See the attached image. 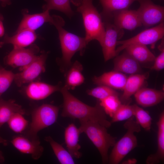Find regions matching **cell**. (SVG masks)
I'll list each match as a JSON object with an SVG mask.
<instances>
[{"label":"cell","mask_w":164,"mask_h":164,"mask_svg":"<svg viewBox=\"0 0 164 164\" xmlns=\"http://www.w3.org/2000/svg\"><path fill=\"white\" fill-rule=\"evenodd\" d=\"M114 24L120 29L132 31L142 26L136 10L128 9L114 12Z\"/></svg>","instance_id":"cell-13"},{"label":"cell","mask_w":164,"mask_h":164,"mask_svg":"<svg viewBox=\"0 0 164 164\" xmlns=\"http://www.w3.org/2000/svg\"><path fill=\"white\" fill-rule=\"evenodd\" d=\"M135 116L136 122L145 130L149 131L152 118L149 112L136 104L133 105Z\"/></svg>","instance_id":"cell-31"},{"label":"cell","mask_w":164,"mask_h":164,"mask_svg":"<svg viewBox=\"0 0 164 164\" xmlns=\"http://www.w3.org/2000/svg\"><path fill=\"white\" fill-rule=\"evenodd\" d=\"M47 53L43 52L26 66L19 69L20 72L15 74L14 80L19 87L33 82L45 70Z\"/></svg>","instance_id":"cell-8"},{"label":"cell","mask_w":164,"mask_h":164,"mask_svg":"<svg viewBox=\"0 0 164 164\" xmlns=\"http://www.w3.org/2000/svg\"><path fill=\"white\" fill-rule=\"evenodd\" d=\"M59 111L58 107L49 104H43L36 108L32 113L31 121L26 136L32 139H39L38 132L56 121Z\"/></svg>","instance_id":"cell-6"},{"label":"cell","mask_w":164,"mask_h":164,"mask_svg":"<svg viewBox=\"0 0 164 164\" xmlns=\"http://www.w3.org/2000/svg\"><path fill=\"white\" fill-rule=\"evenodd\" d=\"M114 70L130 74L141 71L139 63L125 51L114 60Z\"/></svg>","instance_id":"cell-19"},{"label":"cell","mask_w":164,"mask_h":164,"mask_svg":"<svg viewBox=\"0 0 164 164\" xmlns=\"http://www.w3.org/2000/svg\"><path fill=\"white\" fill-rule=\"evenodd\" d=\"M15 75L12 71L6 70L0 65V97L14 80Z\"/></svg>","instance_id":"cell-34"},{"label":"cell","mask_w":164,"mask_h":164,"mask_svg":"<svg viewBox=\"0 0 164 164\" xmlns=\"http://www.w3.org/2000/svg\"><path fill=\"white\" fill-rule=\"evenodd\" d=\"M70 2L75 6L78 7L81 4L82 0H70Z\"/></svg>","instance_id":"cell-37"},{"label":"cell","mask_w":164,"mask_h":164,"mask_svg":"<svg viewBox=\"0 0 164 164\" xmlns=\"http://www.w3.org/2000/svg\"><path fill=\"white\" fill-rule=\"evenodd\" d=\"M81 133L79 128L73 123L70 124L64 132L65 142L68 151L73 157L79 159L82 153L79 151L81 146L79 143V138Z\"/></svg>","instance_id":"cell-20"},{"label":"cell","mask_w":164,"mask_h":164,"mask_svg":"<svg viewBox=\"0 0 164 164\" xmlns=\"http://www.w3.org/2000/svg\"><path fill=\"white\" fill-rule=\"evenodd\" d=\"M124 50L139 63H145L153 62L155 58L146 45L134 44L128 46Z\"/></svg>","instance_id":"cell-24"},{"label":"cell","mask_w":164,"mask_h":164,"mask_svg":"<svg viewBox=\"0 0 164 164\" xmlns=\"http://www.w3.org/2000/svg\"><path fill=\"white\" fill-rule=\"evenodd\" d=\"M0 1L2 2L3 4H9L10 2L9 0H0Z\"/></svg>","instance_id":"cell-41"},{"label":"cell","mask_w":164,"mask_h":164,"mask_svg":"<svg viewBox=\"0 0 164 164\" xmlns=\"http://www.w3.org/2000/svg\"><path fill=\"white\" fill-rule=\"evenodd\" d=\"M137 103L144 107L155 105L164 99V93L161 90H158L148 88L140 89L135 94Z\"/></svg>","instance_id":"cell-17"},{"label":"cell","mask_w":164,"mask_h":164,"mask_svg":"<svg viewBox=\"0 0 164 164\" xmlns=\"http://www.w3.org/2000/svg\"><path fill=\"white\" fill-rule=\"evenodd\" d=\"M65 22L60 16L55 15L53 23L59 34L62 53L60 61L62 70L65 71L71 65V59L74 54L80 51L81 54L84 53L87 43L84 37H82L69 32L63 27Z\"/></svg>","instance_id":"cell-2"},{"label":"cell","mask_w":164,"mask_h":164,"mask_svg":"<svg viewBox=\"0 0 164 164\" xmlns=\"http://www.w3.org/2000/svg\"><path fill=\"white\" fill-rule=\"evenodd\" d=\"M5 161V158L2 152L0 151V162H3Z\"/></svg>","instance_id":"cell-40"},{"label":"cell","mask_w":164,"mask_h":164,"mask_svg":"<svg viewBox=\"0 0 164 164\" xmlns=\"http://www.w3.org/2000/svg\"><path fill=\"white\" fill-rule=\"evenodd\" d=\"M161 43L159 46V48L161 51V53L159 56L155 57L154 61V63L151 67V69L156 71H160L164 68V39L162 40Z\"/></svg>","instance_id":"cell-35"},{"label":"cell","mask_w":164,"mask_h":164,"mask_svg":"<svg viewBox=\"0 0 164 164\" xmlns=\"http://www.w3.org/2000/svg\"><path fill=\"white\" fill-rule=\"evenodd\" d=\"M60 85H53L41 82L33 81L26 87L25 94L31 100H43L54 92L60 91L61 87Z\"/></svg>","instance_id":"cell-15"},{"label":"cell","mask_w":164,"mask_h":164,"mask_svg":"<svg viewBox=\"0 0 164 164\" xmlns=\"http://www.w3.org/2000/svg\"><path fill=\"white\" fill-rule=\"evenodd\" d=\"M124 126L127 131L113 146L108 157V163L110 164L119 163L131 151L137 146V139L134 134L141 131L140 125L136 121L131 119L125 123Z\"/></svg>","instance_id":"cell-5"},{"label":"cell","mask_w":164,"mask_h":164,"mask_svg":"<svg viewBox=\"0 0 164 164\" xmlns=\"http://www.w3.org/2000/svg\"><path fill=\"white\" fill-rule=\"evenodd\" d=\"M164 35V24L162 22L157 26L145 29L130 38L118 41L117 45L120 46L116 49L117 54L128 46L134 44L151 45L153 48L157 42L163 38Z\"/></svg>","instance_id":"cell-7"},{"label":"cell","mask_w":164,"mask_h":164,"mask_svg":"<svg viewBox=\"0 0 164 164\" xmlns=\"http://www.w3.org/2000/svg\"><path fill=\"white\" fill-rule=\"evenodd\" d=\"M157 150L155 153L149 155L146 162L148 164H158L164 159V112L160 114L157 123Z\"/></svg>","instance_id":"cell-22"},{"label":"cell","mask_w":164,"mask_h":164,"mask_svg":"<svg viewBox=\"0 0 164 164\" xmlns=\"http://www.w3.org/2000/svg\"><path fill=\"white\" fill-rule=\"evenodd\" d=\"M17 113L23 114L25 111L20 105L13 100H5L0 99V127L7 123L12 116Z\"/></svg>","instance_id":"cell-23"},{"label":"cell","mask_w":164,"mask_h":164,"mask_svg":"<svg viewBox=\"0 0 164 164\" xmlns=\"http://www.w3.org/2000/svg\"><path fill=\"white\" fill-rule=\"evenodd\" d=\"M22 14L23 18L16 32L25 29L34 31L46 22H49L53 25L54 21V15L51 16L48 10L32 14H28L25 10L23 11Z\"/></svg>","instance_id":"cell-14"},{"label":"cell","mask_w":164,"mask_h":164,"mask_svg":"<svg viewBox=\"0 0 164 164\" xmlns=\"http://www.w3.org/2000/svg\"><path fill=\"white\" fill-rule=\"evenodd\" d=\"M136 160L135 159H129L125 162V163L128 164H134L136 162Z\"/></svg>","instance_id":"cell-39"},{"label":"cell","mask_w":164,"mask_h":164,"mask_svg":"<svg viewBox=\"0 0 164 164\" xmlns=\"http://www.w3.org/2000/svg\"><path fill=\"white\" fill-rule=\"evenodd\" d=\"M37 38L34 31L23 29L16 32L12 36L6 34L3 41L0 42V46L5 44H11L13 48H24L32 44Z\"/></svg>","instance_id":"cell-18"},{"label":"cell","mask_w":164,"mask_h":164,"mask_svg":"<svg viewBox=\"0 0 164 164\" xmlns=\"http://www.w3.org/2000/svg\"><path fill=\"white\" fill-rule=\"evenodd\" d=\"M3 17L0 15V37L2 36L4 34V29L3 24Z\"/></svg>","instance_id":"cell-36"},{"label":"cell","mask_w":164,"mask_h":164,"mask_svg":"<svg viewBox=\"0 0 164 164\" xmlns=\"http://www.w3.org/2000/svg\"><path fill=\"white\" fill-rule=\"evenodd\" d=\"M140 6L137 10L142 25L149 27L163 22L164 7L154 4L152 0H138Z\"/></svg>","instance_id":"cell-9"},{"label":"cell","mask_w":164,"mask_h":164,"mask_svg":"<svg viewBox=\"0 0 164 164\" xmlns=\"http://www.w3.org/2000/svg\"><path fill=\"white\" fill-rule=\"evenodd\" d=\"M87 93L89 95L96 98L99 100L111 95L118 96V93L113 89L103 85H100L92 89L88 90Z\"/></svg>","instance_id":"cell-33"},{"label":"cell","mask_w":164,"mask_h":164,"mask_svg":"<svg viewBox=\"0 0 164 164\" xmlns=\"http://www.w3.org/2000/svg\"><path fill=\"white\" fill-rule=\"evenodd\" d=\"M46 3L43 6V11L56 10L60 11L71 18L74 13L70 5V0H44Z\"/></svg>","instance_id":"cell-28"},{"label":"cell","mask_w":164,"mask_h":164,"mask_svg":"<svg viewBox=\"0 0 164 164\" xmlns=\"http://www.w3.org/2000/svg\"><path fill=\"white\" fill-rule=\"evenodd\" d=\"M79 128L81 133H84L99 152L102 163H108L109 148L116 143V138L107 131V128L98 123L90 121H80Z\"/></svg>","instance_id":"cell-4"},{"label":"cell","mask_w":164,"mask_h":164,"mask_svg":"<svg viewBox=\"0 0 164 164\" xmlns=\"http://www.w3.org/2000/svg\"><path fill=\"white\" fill-rule=\"evenodd\" d=\"M39 51V47L32 44L27 48H13L5 58V62L13 67L23 68L30 63L37 56Z\"/></svg>","instance_id":"cell-10"},{"label":"cell","mask_w":164,"mask_h":164,"mask_svg":"<svg viewBox=\"0 0 164 164\" xmlns=\"http://www.w3.org/2000/svg\"><path fill=\"white\" fill-rule=\"evenodd\" d=\"M63 98V117L77 119L79 121H90L108 128L111 123L107 119L106 114L97 102L94 106H89L72 95L65 86L60 91Z\"/></svg>","instance_id":"cell-1"},{"label":"cell","mask_w":164,"mask_h":164,"mask_svg":"<svg viewBox=\"0 0 164 164\" xmlns=\"http://www.w3.org/2000/svg\"><path fill=\"white\" fill-rule=\"evenodd\" d=\"M23 115L19 113H16L7 122L10 129L15 133H22L28 126L29 122L24 118Z\"/></svg>","instance_id":"cell-30"},{"label":"cell","mask_w":164,"mask_h":164,"mask_svg":"<svg viewBox=\"0 0 164 164\" xmlns=\"http://www.w3.org/2000/svg\"><path fill=\"white\" fill-rule=\"evenodd\" d=\"M105 33L101 45L105 61H107L116 56V46L121 30L114 24L108 22L104 23Z\"/></svg>","instance_id":"cell-12"},{"label":"cell","mask_w":164,"mask_h":164,"mask_svg":"<svg viewBox=\"0 0 164 164\" xmlns=\"http://www.w3.org/2000/svg\"><path fill=\"white\" fill-rule=\"evenodd\" d=\"M99 104L105 114L111 118L121 105L118 95H112L99 100Z\"/></svg>","instance_id":"cell-29"},{"label":"cell","mask_w":164,"mask_h":164,"mask_svg":"<svg viewBox=\"0 0 164 164\" xmlns=\"http://www.w3.org/2000/svg\"><path fill=\"white\" fill-rule=\"evenodd\" d=\"M0 144H2L4 146H6L8 144L7 141L2 138L0 135Z\"/></svg>","instance_id":"cell-38"},{"label":"cell","mask_w":164,"mask_h":164,"mask_svg":"<svg viewBox=\"0 0 164 164\" xmlns=\"http://www.w3.org/2000/svg\"><path fill=\"white\" fill-rule=\"evenodd\" d=\"M148 74H135L127 77L121 99L123 102L128 101L131 97L134 94L140 89L147 78Z\"/></svg>","instance_id":"cell-21"},{"label":"cell","mask_w":164,"mask_h":164,"mask_svg":"<svg viewBox=\"0 0 164 164\" xmlns=\"http://www.w3.org/2000/svg\"><path fill=\"white\" fill-rule=\"evenodd\" d=\"M83 69L82 65L77 61L70 66L66 76L64 85L68 90L74 89L84 83L85 79L82 73Z\"/></svg>","instance_id":"cell-26"},{"label":"cell","mask_w":164,"mask_h":164,"mask_svg":"<svg viewBox=\"0 0 164 164\" xmlns=\"http://www.w3.org/2000/svg\"><path fill=\"white\" fill-rule=\"evenodd\" d=\"M102 8V15L106 19L112 16L118 11L128 9L134 2L138 0H99Z\"/></svg>","instance_id":"cell-25"},{"label":"cell","mask_w":164,"mask_h":164,"mask_svg":"<svg viewBox=\"0 0 164 164\" xmlns=\"http://www.w3.org/2000/svg\"><path fill=\"white\" fill-rule=\"evenodd\" d=\"M133 105L122 104L112 117L111 123L130 119L134 116Z\"/></svg>","instance_id":"cell-32"},{"label":"cell","mask_w":164,"mask_h":164,"mask_svg":"<svg viewBox=\"0 0 164 164\" xmlns=\"http://www.w3.org/2000/svg\"><path fill=\"white\" fill-rule=\"evenodd\" d=\"M127 78L123 73L116 71L104 73L95 76L93 81L95 84L105 85L113 89L123 90Z\"/></svg>","instance_id":"cell-16"},{"label":"cell","mask_w":164,"mask_h":164,"mask_svg":"<svg viewBox=\"0 0 164 164\" xmlns=\"http://www.w3.org/2000/svg\"><path fill=\"white\" fill-rule=\"evenodd\" d=\"M11 142L19 152L30 155L34 160L38 159L43 155L44 148L39 139H32L26 136L20 135L14 136Z\"/></svg>","instance_id":"cell-11"},{"label":"cell","mask_w":164,"mask_h":164,"mask_svg":"<svg viewBox=\"0 0 164 164\" xmlns=\"http://www.w3.org/2000/svg\"><path fill=\"white\" fill-rule=\"evenodd\" d=\"M77 11L82 16L86 32L84 38L87 43L94 40L101 46L105 33L104 24L101 15L93 4V0H82Z\"/></svg>","instance_id":"cell-3"},{"label":"cell","mask_w":164,"mask_h":164,"mask_svg":"<svg viewBox=\"0 0 164 164\" xmlns=\"http://www.w3.org/2000/svg\"><path fill=\"white\" fill-rule=\"evenodd\" d=\"M45 140L50 144L59 162L61 164H74L73 157L60 144L55 141L51 136L46 137Z\"/></svg>","instance_id":"cell-27"}]
</instances>
